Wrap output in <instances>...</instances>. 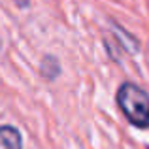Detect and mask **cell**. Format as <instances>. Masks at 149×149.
Wrapping results in <instances>:
<instances>
[{"label":"cell","mask_w":149,"mask_h":149,"mask_svg":"<svg viewBox=\"0 0 149 149\" xmlns=\"http://www.w3.org/2000/svg\"><path fill=\"white\" fill-rule=\"evenodd\" d=\"M117 106L138 128H149V95L134 83H123L117 91Z\"/></svg>","instance_id":"obj_1"},{"label":"cell","mask_w":149,"mask_h":149,"mask_svg":"<svg viewBox=\"0 0 149 149\" xmlns=\"http://www.w3.org/2000/svg\"><path fill=\"white\" fill-rule=\"evenodd\" d=\"M23 140L17 128L13 127H0V149H21Z\"/></svg>","instance_id":"obj_2"}]
</instances>
